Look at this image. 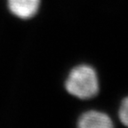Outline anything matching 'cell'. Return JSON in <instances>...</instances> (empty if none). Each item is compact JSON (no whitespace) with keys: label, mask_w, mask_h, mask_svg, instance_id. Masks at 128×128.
Here are the masks:
<instances>
[{"label":"cell","mask_w":128,"mask_h":128,"mask_svg":"<svg viewBox=\"0 0 128 128\" xmlns=\"http://www.w3.org/2000/svg\"><path fill=\"white\" fill-rule=\"evenodd\" d=\"M78 126L81 128H110L113 126V122L106 113L89 110L79 116Z\"/></svg>","instance_id":"3"},{"label":"cell","mask_w":128,"mask_h":128,"mask_svg":"<svg viewBox=\"0 0 128 128\" xmlns=\"http://www.w3.org/2000/svg\"><path fill=\"white\" fill-rule=\"evenodd\" d=\"M11 14L22 20L34 17L40 6V0H7Z\"/></svg>","instance_id":"2"},{"label":"cell","mask_w":128,"mask_h":128,"mask_svg":"<svg viewBox=\"0 0 128 128\" xmlns=\"http://www.w3.org/2000/svg\"><path fill=\"white\" fill-rule=\"evenodd\" d=\"M67 92L78 99L87 100L97 95L100 89L98 75L92 67L82 64L72 68L65 82Z\"/></svg>","instance_id":"1"},{"label":"cell","mask_w":128,"mask_h":128,"mask_svg":"<svg viewBox=\"0 0 128 128\" xmlns=\"http://www.w3.org/2000/svg\"><path fill=\"white\" fill-rule=\"evenodd\" d=\"M118 116L120 121L126 126H128V97L124 98L121 102L118 110Z\"/></svg>","instance_id":"4"}]
</instances>
